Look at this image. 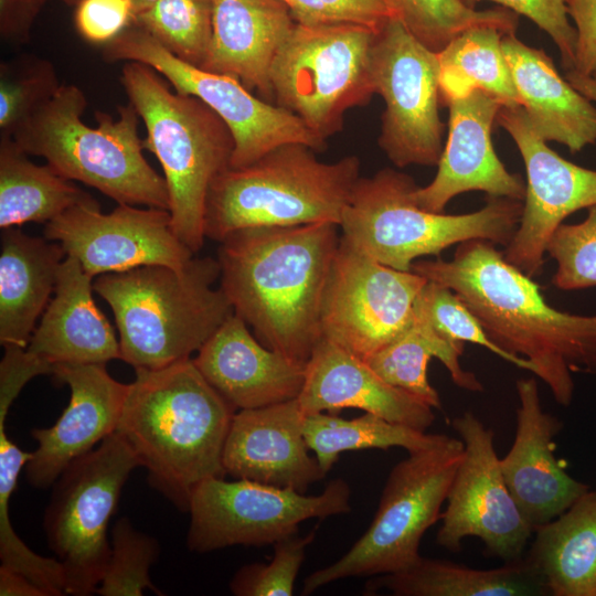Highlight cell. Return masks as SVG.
Here are the masks:
<instances>
[{
    "label": "cell",
    "instance_id": "cell-4",
    "mask_svg": "<svg viewBox=\"0 0 596 596\" xmlns=\"http://www.w3.org/2000/svg\"><path fill=\"white\" fill-rule=\"evenodd\" d=\"M213 257H193L183 268L141 266L97 276L94 291L111 308L120 356L134 369H159L199 351L234 312L215 283Z\"/></svg>",
    "mask_w": 596,
    "mask_h": 596
},
{
    "label": "cell",
    "instance_id": "cell-31",
    "mask_svg": "<svg viewBox=\"0 0 596 596\" xmlns=\"http://www.w3.org/2000/svg\"><path fill=\"white\" fill-rule=\"evenodd\" d=\"M462 353V343L441 336L414 306L406 329L364 361L387 383L417 396L433 408H440L439 394L427 377L432 358H437L445 365L458 387L483 391L477 376L461 366Z\"/></svg>",
    "mask_w": 596,
    "mask_h": 596
},
{
    "label": "cell",
    "instance_id": "cell-26",
    "mask_svg": "<svg viewBox=\"0 0 596 596\" xmlns=\"http://www.w3.org/2000/svg\"><path fill=\"white\" fill-rule=\"evenodd\" d=\"M93 277L81 263L62 262L54 296L26 350L53 369L57 364H106L121 359L119 340L93 298Z\"/></svg>",
    "mask_w": 596,
    "mask_h": 596
},
{
    "label": "cell",
    "instance_id": "cell-20",
    "mask_svg": "<svg viewBox=\"0 0 596 596\" xmlns=\"http://www.w3.org/2000/svg\"><path fill=\"white\" fill-rule=\"evenodd\" d=\"M52 375L68 385L71 398L53 426L31 432L38 447L25 466L26 480L39 489L52 486L72 461L117 430L129 389L106 364H57Z\"/></svg>",
    "mask_w": 596,
    "mask_h": 596
},
{
    "label": "cell",
    "instance_id": "cell-33",
    "mask_svg": "<svg viewBox=\"0 0 596 596\" xmlns=\"http://www.w3.org/2000/svg\"><path fill=\"white\" fill-rule=\"evenodd\" d=\"M505 33L509 32L494 25L472 26L437 53L441 104L447 105L475 91H483L498 98L502 106H520L502 51V36Z\"/></svg>",
    "mask_w": 596,
    "mask_h": 596
},
{
    "label": "cell",
    "instance_id": "cell-41",
    "mask_svg": "<svg viewBox=\"0 0 596 596\" xmlns=\"http://www.w3.org/2000/svg\"><path fill=\"white\" fill-rule=\"evenodd\" d=\"M315 531L307 535H288L274 543V555L268 563L243 565L233 575L230 589L235 596H290L306 557V550L315 540Z\"/></svg>",
    "mask_w": 596,
    "mask_h": 596
},
{
    "label": "cell",
    "instance_id": "cell-38",
    "mask_svg": "<svg viewBox=\"0 0 596 596\" xmlns=\"http://www.w3.org/2000/svg\"><path fill=\"white\" fill-rule=\"evenodd\" d=\"M110 545L109 561L96 589L98 595L140 596L146 589L162 595L149 575L160 554L156 538L136 530L130 520L123 517L113 526Z\"/></svg>",
    "mask_w": 596,
    "mask_h": 596
},
{
    "label": "cell",
    "instance_id": "cell-35",
    "mask_svg": "<svg viewBox=\"0 0 596 596\" xmlns=\"http://www.w3.org/2000/svg\"><path fill=\"white\" fill-rule=\"evenodd\" d=\"M382 1L391 17L436 53L472 26L494 25L509 33L518 26V14L507 8L476 10L462 0Z\"/></svg>",
    "mask_w": 596,
    "mask_h": 596
},
{
    "label": "cell",
    "instance_id": "cell-44",
    "mask_svg": "<svg viewBox=\"0 0 596 596\" xmlns=\"http://www.w3.org/2000/svg\"><path fill=\"white\" fill-rule=\"evenodd\" d=\"M131 0H79L75 8L74 24L87 42L106 45L134 24Z\"/></svg>",
    "mask_w": 596,
    "mask_h": 596
},
{
    "label": "cell",
    "instance_id": "cell-18",
    "mask_svg": "<svg viewBox=\"0 0 596 596\" xmlns=\"http://www.w3.org/2000/svg\"><path fill=\"white\" fill-rule=\"evenodd\" d=\"M497 123L515 142L526 171L522 216L503 256L534 277L542 270L553 232L572 213L596 205V170L567 161L549 148L522 106H501Z\"/></svg>",
    "mask_w": 596,
    "mask_h": 596
},
{
    "label": "cell",
    "instance_id": "cell-50",
    "mask_svg": "<svg viewBox=\"0 0 596 596\" xmlns=\"http://www.w3.org/2000/svg\"><path fill=\"white\" fill-rule=\"evenodd\" d=\"M158 0H131L132 6H134V10H135V17H136V14H138L142 10L149 8L150 6H152Z\"/></svg>",
    "mask_w": 596,
    "mask_h": 596
},
{
    "label": "cell",
    "instance_id": "cell-30",
    "mask_svg": "<svg viewBox=\"0 0 596 596\" xmlns=\"http://www.w3.org/2000/svg\"><path fill=\"white\" fill-rule=\"evenodd\" d=\"M381 589L396 596H550L542 575L525 557L479 570L421 556L405 570L375 576L364 592Z\"/></svg>",
    "mask_w": 596,
    "mask_h": 596
},
{
    "label": "cell",
    "instance_id": "cell-23",
    "mask_svg": "<svg viewBox=\"0 0 596 596\" xmlns=\"http://www.w3.org/2000/svg\"><path fill=\"white\" fill-rule=\"evenodd\" d=\"M204 379L236 411L297 398L306 365L268 349L234 312L193 359Z\"/></svg>",
    "mask_w": 596,
    "mask_h": 596
},
{
    "label": "cell",
    "instance_id": "cell-32",
    "mask_svg": "<svg viewBox=\"0 0 596 596\" xmlns=\"http://www.w3.org/2000/svg\"><path fill=\"white\" fill-rule=\"evenodd\" d=\"M12 138H0V227L47 223L93 198L52 166L32 162Z\"/></svg>",
    "mask_w": 596,
    "mask_h": 596
},
{
    "label": "cell",
    "instance_id": "cell-19",
    "mask_svg": "<svg viewBox=\"0 0 596 596\" xmlns=\"http://www.w3.org/2000/svg\"><path fill=\"white\" fill-rule=\"evenodd\" d=\"M446 106L448 137L437 173L429 184L414 190L415 202L427 211L444 213L453 198L469 191L523 201L525 183L505 169L491 141L501 102L483 91H475Z\"/></svg>",
    "mask_w": 596,
    "mask_h": 596
},
{
    "label": "cell",
    "instance_id": "cell-16",
    "mask_svg": "<svg viewBox=\"0 0 596 596\" xmlns=\"http://www.w3.org/2000/svg\"><path fill=\"white\" fill-rule=\"evenodd\" d=\"M427 279L383 265L342 236L327 281L322 338L365 360L408 326Z\"/></svg>",
    "mask_w": 596,
    "mask_h": 596
},
{
    "label": "cell",
    "instance_id": "cell-21",
    "mask_svg": "<svg viewBox=\"0 0 596 596\" xmlns=\"http://www.w3.org/2000/svg\"><path fill=\"white\" fill-rule=\"evenodd\" d=\"M515 389V436L500 466L511 496L534 531L563 513L590 488L560 466L553 439L563 423L543 411L536 380L520 379Z\"/></svg>",
    "mask_w": 596,
    "mask_h": 596
},
{
    "label": "cell",
    "instance_id": "cell-10",
    "mask_svg": "<svg viewBox=\"0 0 596 596\" xmlns=\"http://www.w3.org/2000/svg\"><path fill=\"white\" fill-rule=\"evenodd\" d=\"M376 31L361 24L296 23L270 73L274 104L327 141L345 113L375 93L371 53Z\"/></svg>",
    "mask_w": 596,
    "mask_h": 596
},
{
    "label": "cell",
    "instance_id": "cell-6",
    "mask_svg": "<svg viewBox=\"0 0 596 596\" xmlns=\"http://www.w3.org/2000/svg\"><path fill=\"white\" fill-rule=\"evenodd\" d=\"M120 83L146 127L169 193L171 226L194 254L205 238L210 188L231 168L234 139L221 117L199 98L171 91L163 77L139 62H125Z\"/></svg>",
    "mask_w": 596,
    "mask_h": 596
},
{
    "label": "cell",
    "instance_id": "cell-3",
    "mask_svg": "<svg viewBox=\"0 0 596 596\" xmlns=\"http://www.w3.org/2000/svg\"><path fill=\"white\" fill-rule=\"evenodd\" d=\"M117 430L131 446L148 482L188 512L193 489L223 478V450L235 409L183 359L136 369Z\"/></svg>",
    "mask_w": 596,
    "mask_h": 596
},
{
    "label": "cell",
    "instance_id": "cell-37",
    "mask_svg": "<svg viewBox=\"0 0 596 596\" xmlns=\"http://www.w3.org/2000/svg\"><path fill=\"white\" fill-rule=\"evenodd\" d=\"M63 83L53 63L22 54L0 64V138L17 129L50 102Z\"/></svg>",
    "mask_w": 596,
    "mask_h": 596
},
{
    "label": "cell",
    "instance_id": "cell-17",
    "mask_svg": "<svg viewBox=\"0 0 596 596\" xmlns=\"http://www.w3.org/2000/svg\"><path fill=\"white\" fill-rule=\"evenodd\" d=\"M44 237L61 244L91 277L150 265L180 269L194 255L174 234L168 210L118 204L103 213L94 198L47 222Z\"/></svg>",
    "mask_w": 596,
    "mask_h": 596
},
{
    "label": "cell",
    "instance_id": "cell-9",
    "mask_svg": "<svg viewBox=\"0 0 596 596\" xmlns=\"http://www.w3.org/2000/svg\"><path fill=\"white\" fill-rule=\"evenodd\" d=\"M462 453L461 439L443 434L434 445L408 453L392 468L364 534L338 561L305 578L301 594L339 579L391 574L415 564L425 532L440 520Z\"/></svg>",
    "mask_w": 596,
    "mask_h": 596
},
{
    "label": "cell",
    "instance_id": "cell-39",
    "mask_svg": "<svg viewBox=\"0 0 596 596\" xmlns=\"http://www.w3.org/2000/svg\"><path fill=\"white\" fill-rule=\"evenodd\" d=\"M414 306L441 336L450 341L481 345L511 364L534 372L533 365L528 360L512 355L494 344L477 317L450 288L427 280Z\"/></svg>",
    "mask_w": 596,
    "mask_h": 596
},
{
    "label": "cell",
    "instance_id": "cell-48",
    "mask_svg": "<svg viewBox=\"0 0 596 596\" xmlns=\"http://www.w3.org/2000/svg\"><path fill=\"white\" fill-rule=\"evenodd\" d=\"M0 596H46L25 575L0 565Z\"/></svg>",
    "mask_w": 596,
    "mask_h": 596
},
{
    "label": "cell",
    "instance_id": "cell-45",
    "mask_svg": "<svg viewBox=\"0 0 596 596\" xmlns=\"http://www.w3.org/2000/svg\"><path fill=\"white\" fill-rule=\"evenodd\" d=\"M0 362V405L10 407L23 386L33 377L52 374L53 368L26 348L6 347Z\"/></svg>",
    "mask_w": 596,
    "mask_h": 596
},
{
    "label": "cell",
    "instance_id": "cell-15",
    "mask_svg": "<svg viewBox=\"0 0 596 596\" xmlns=\"http://www.w3.org/2000/svg\"><path fill=\"white\" fill-rule=\"evenodd\" d=\"M451 426L464 443V453L440 515L437 544L459 552L464 539L475 536L491 557L521 558L533 528L505 485L494 433L470 411L455 417Z\"/></svg>",
    "mask_w": 596,
    "mask_h": 596
},
{
    "label": "cell",
    "instance_id": "cell-27",
    "mask_svg": "<svg viewBox=\"0 0 596 596\" xmlns=\"http://www.w3.org/2000/svg\"><path fill=\"white\" fill-rule=\"evenodd\" d=\"M502 51L520 106L543 140L563 143L573 153L596 142V107L558 74L543 50L511 32L502 36Z\"/></svg>",
    "mask_w": 596,
    "mask_h": 596
},
{
    "label": "cell",
    "instance_id": "cell-11",
    "mask_svg": "<svg viewBox=\"0 0 596 596\" xmlns=\"http://www.w3.org/2000/svg\"><path fill=\"white\" fill-rule=\"evenodd\" d=\"M138 467L131 446L115 432L72 461L53 483L43 525L49 547L63 566L65 594L96 593L110 556L108 523Z\"/></svg>",
    "mask_w": 596,
    "mask_h": 596
},
{
    "label": "cell",
    "instance_id": "cell-36",
    "mask_svg": "<svg viewBox=\"0 0 596 596\" xmlns=\"http://www.w3.org/2000/svg\"><path fill=\"white\" fill-rule=\"evenodd\" d=\"M132 25L181 61L201 67L211 43V0H158L136 14Z\"/></svg>",
    "mask_w": 596,
    "mask_h": 596
},
{
    "label": "cell",
    "instance_id": "cell-8",
    "mask_svg": "<svg viewBox=\"0 0 596 596\" xmlns=\"http://www.w3.org/2000/svg\"><path fill=\"white\" fill-rule=\"evenodd\" d=\"M416 188L412 177L392 168L361 177L342 214V238L383 265L411 272L419 257L466 241L508 246L522 216L523 201L494 196L467 214L430 212L415 202Z\"/></svg>",
    "mask_w": 596,
    "mask_h": 596
},
{
    "label": "cell",
    "instance_id": "cell-28",
    "mask_svg": "<svg viewBox=\"0 0 596 596\" xmlns=\"http://www.w3.org/2000/svg\"><path fill=\"white\" fill-rule=\"evenodd\" d=\"M0 245V343L26 348L66 254L57 242L19 226L3 228Z\"/></svg>",
    "mask_w": 596,
    "mask_h": 596
},
{
    "label": "cell",
    "instance_id": "cell-22",
    "mask_svg": "<svg viewBox=\"0 0 596 596\" xmlns=\"http://www.w3.org/2000/svg\"><path fill=\"white\" fill-rule=\"evenodd\" d=\"M305 417L297 398L236 412L223 450L225 473L305 492L327 475L309 454Z\"/></svg>",
    "mask_w": 596,
    "mask_h": 596
},
{
    "label": "cell",
    "instance_id": "cell-5",
    "mask_svg": "<svg viewBox=\"0 0 596 596\" xmlns=\"http://www.w3.org/2000/svg\"><path fill=\"white\" fill-rule=\"evenodd\" d=\"M86 107V95L77 85L62 84L12 139L66 179L95 188L118 204L169 211L166 180L143 156L135 107L129 102L118 106L116 118L96 111V127L82 120Z\"/></svg>",
    "mask_w": 596,
    "mask_h": 596
},
{
    "label": "cell",
    "instance_id": "cell-34",
    "mask_svg": "<svg viewBox=\"0 0 596 596\" xmlns=\"http://www.w3.org/2000/svg\"><path fill=\"white\" fill-rule=\"evenodd\" d=\"M302 432L310 451L326 473L344 451L402 447L412 453L434 445L440 436L371 413L352 419L327 412L309 414L305 417Z\"/></svg>",
    "mask_w": 596,
    "mask_h": 596
},
{
    "label": "cell",
    "instance_id": "cell-13",
    "mask_svg": "<svg viewBox=\"0 0 596 596\" xmlns=\"http://www.w3.org/2000/svg\"><path fill=\"white\" fill-rule=\"evenodd\" d=\"M108 62H139L157 71L174 91L194 96L227 125L234 139L231 168L248 166L272 149L300 142L322 151L327 141L292 113L266 102L234 77L181 61L138 26L131 25L103 46Z\"/></svg>",
    "mask_w": 596,
    "mask_h": 596
},
{
    "label": "cell",
    "instance_id": "cell-49",
    "mask_svg": "<svg viewBox=\"0 0 596 596\" xmlns=\"http://www.w3.org/2000/svg\"><path fill=\"white\" fill-rule=\"evenodd\" d=\"M564 77L582 95L592 102H596V75H583L575 70H571L565 72Z\"/></svg>",
    "mask_w": 596,
    "mask_h": 596
},
{
    "label": "cell",
    "instance_id": "cell-43",
    "mask_svg": "<svg viewBox=\"0 0 596 596\" xmlns=\"http://www.w3.org/2000/svg\"><path fill=\"white\" fill-rule=\"evenodd\" d=\"M470 7L481 0H462ZM517 14H522L546 32L561 53V64L566 71L574 70L577 32L570 23L567 0H488Z\"/></svg>",
    "mask_w": 596,
    "mask_h": 596
},
{
    "label": "cell",
    "instance_id": "cell-29",
    "mask_svg": "<svg viewBox=\"0 0 596 596\" xmlns=\"http://www.w3.org/2000/svg\"><path fill=\"white\" fill-rule=\"evenodd\" d=\"M525 558L551 596H596V490L533 531Z\"/></svg>",
    "mask_w": 596,
    "mask_h": 596
},
{
    "label": "cell",
    "instance_id": "cell-25",
    "mask_svg": "<svg viewBox=\"0 0 596 596\" xmlns=\"http://www.w3.org/2000/svg\"><path fill=\"white\" fill-rule=\"evenodd\" d=\"M212 35L201 68L240 81L274 104V61L296 21L280 0H211Z\"/></svg>",
    "mask_w": 596,
    "mask_h": 596
},
{
    "label": "cell",
    "instance_id": "cell-40",
    "mask_svg": "<svg viewBox=\"0 0 596 596\" xmlns=\"http://www.w3.org/2000/svg\"><path fill=\"white\" fill-rule=\"evenodd\" d=\"M545 253L557 264L552 278L562 290L596 286V205L576 224L562 223L551 235Z\"/></svg>",
    "mask_w": 596,
    "mask_h": 596
},
{
    "label": "cell",
    "instance_id": "cell-51",
    "mask_svg": "<svg viewBox=\"0 0 596 596\" xmlns=\"http://www.w3.org/2000/svg\"><path fill=\"white\" fill-rule=\"evenodd\" d=\"M63 1L66 2L67 4L76 6L79 0H63Z\"/></svg>",
    "mask_w": 596,
    "mask_h": 596
},
{
    "label": "cell",
    "instance_id": "cell-47",
    "mask_svg": "<svg viewBox=\"0 0 596 596\" xmlns=\"http://www.w3.org/2000/svg\"><path fill=\"white\" fill-rule=\"evenodd\" d=\"M47 0H0V36L21 45L30 40L32 26Z\"/></svg>",
    "mask_w": 596,
    "mask_h": 596
},
{
    "label": "cell",
    "instance_id": "cell-7",
    "mask_svg": "<svg viewBox=\"0 0 596 596\" xmlns=\"http://www.w3.org/2000/svg\"><path fill=\"white\" fill-rule=\"evenodd\" d=\"M316 152L305 143L287 142L248 166L221 173L206 200L205 237L221 242L254 226L340 225L361 178V161L347 156L324 162Z\"/></svg>",
    "mask_w": 596,
    "mask_h": 596
},
{
    "label": "cell",
    "instance_id": "cell-14",
    "mask_svg": "<svg viewBox=\"0 0 596 596\" xmlns=\"http://www.w3.org/2000/svg\"><path fill=\"white\" fill-rule=\"evenodd\" d=\"M371 63L375 93L385 104L379 146L398 168L437 166L445 131L438 54L390 17L375 33Z\"/></svg>",
    "mask_w": 596,
    "mask_h": 596
},
{
    "label": "cell",
    "instance_id": "cell-2",
    "mask_svg": "<svg viewBox=\"0 0 596 596\" xmlns=\"http://www.w3.org/2000/svg\"><path fill=\"white\" fill-rule=\"evenodd\" d=\"M339 225L254 226L219 247L220 287L265 347L307 364L322 339L323 295L340 243Z\"/></svg>",
    "mask_w": 596,
    "mask_h": 596
},
{
    "label": "cell",
    "instance_id": "cell-42",
    "mask_svg": "<svg viewBox=\"0 0 596 596\" xmlns=\"http://www.w3.org/2000/svg\"><path fill=\"white\" fill-rule=\"evenodd\" d=\"M297 23H354L377 31L390 18L382 0H280Z\"/></svg>",
    "mask_w": 596,
    "mask_h": 596
},
{
    "label": "cell",
    "instance_id": "cell-1",
    "mask_svg": "<svg viewBox=\"0 0 596 596\" xmlns=\"http://www.w3.org/2000/svg\"><path fill=\"white\" fill-rule=\"evenodd\" d=\"M486 240L459 243L451 259L416 260L412 272L455 291L503 351L528 360L562 406L574 397L573 374L596 376V315L563 312Z\"/></svg>",
    "mask_w": 596,
    "mask_h": 596
},
{
    "label": "cell",
    "instance_id": "cell-24",
    "mask_svg": "<svg viewBox=\"0 0 596 596\" xmlns=\"http://www.w3.org/2000/svg\"><path fill=\"white\" fill-rule=\"evenodd\" d=\"M297 400L306 415L359 408L422 432L435 421L430 405L387 383L363 359L324 338L306 364Z\"/></svg>",
    "mask_w": 596,
    "mask_h": 596
},
{
    "label": "cell",
    "instance_id": "cell-46",
    "mask_svg": "<svg viewBox=\"0 0 596 596\" xmlns=\"http://www.w3.org/2000/svg\"><path fill=\"white\" fill-rule=\"evenodd\" d=\"M567 8L577 32L574 70L596 75V0H567Z\"/></svg>",
    "mask_w": 596,
    "mask_h": 596
},
{
    "label": "cell",
    "instance_id": "cell-12",
    "mask_svg": "<svg viewBox=\"0 0 596 596\" xmlns=\"http://www.w3.org/2000/svg\"><path fill=\"white\" fill-rule=\"evenodd\" d=\"M350 486L342 478L312 496L247 479L209 478L190 496L187 546L207 553L235 545L274 544L298 533L306 520L350 512Z\"/></svg>",
    "mask_w": 596,
    "mask_h": 596
}]
</instances>
